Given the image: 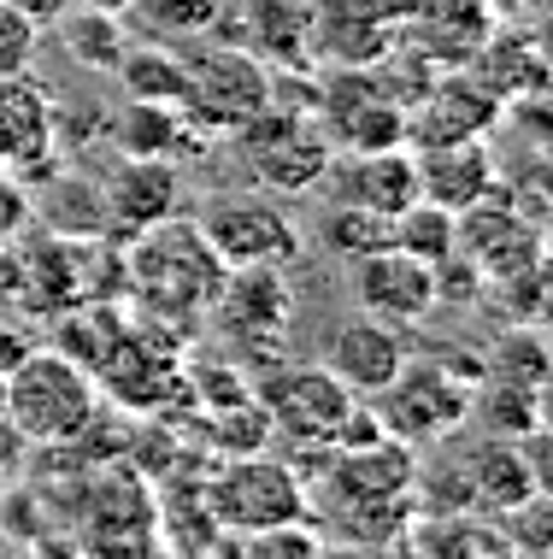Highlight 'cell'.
<instances>
[{
	"label": "cell",
	"mask_w": 553,
	"mask_h": 559,
	"mask_svg": "<svg viewBox=\"0 0 553 559\" xmlns=\"http://www.w3.org/2000/svg\"><path fill=\"white\" fill-rule=\"evenodd\" d=\"M0 413L24 442L59 448L77 442L100 413V383L88 377L83 359L59 354V347H36L19 366L0 377Z\"/></svg>",
	"instance_id": "1"
},
{
	"label": "cell",
	"mask_w": 553,
	"mask_h": 559,
	"mask_svg": "<svg viewBox=\"0 0 553 559\" xmlns=\"http://www.w3.org/2000/svg\"><path fill=\"white\" fill-rule=\"evenodd\" d=\"M230 277V265L213 253V241L201 236V224H177L159 218L136 230V248H130V283L147 300V312H166V319L189 324L206 319L218 307V289Z\"/></svg>",
	"instance_id": "2"
},
{
	"label": "cell",
	"mask_w": 553,
	"mask_h": 559,
	"mask_svg": "<svg viewBox=\"0 0 553 559\" xmlns=\"http://www.w3.org/2000/svg\"><path fill=\"white\" fill-rule=\"evenodd\" d=\"M265 107H272V78L253 53L206 36L201 48H183V112L206 135H236Z\"/></svg>",
	"instance_id": "3"
},
{
	"label": "cell",
	"mask_w": 553,
	"mask_h": 559,
	"mask_svg": "<svg viewBox=\"0 0 553 559\" xmlns=\"http://www.w3.org/2000/svg\"><path fill=\"white\" fill-rule=\"evenodd\" d=\"M206 512H213L218 531H230L242 542L253 531L306 519V483L294 477L289 465L265 460V453L253 448V453H236V460L206 483Z\"/></svg>",
	"instance_id": "4"
},
{
	"label": "cell",
	"mask_w": 553,
	"mask_h": 559,
	"mask_svg": "<svg viewBox=\"0 0 553 559\" xmlns=\"http://www.w3.org/2000/svg\"><path fill=\"white\" fill-rule=\"evenodd\" d=\"M242 147H248V171L253 183H260L265 194H306L318 189L324 177H330V135H324L318 124H306L301 112H277L265 107L260 118H248L242 130Z\"/></svg>",
	"instance_id": "5"
},
{
	"label": "cell",
	"mask_w": 553,
	"mask_h": 559,
	"mask_svg": "<svg viewBox=\"0 0 553 559\" xmlns=\"http://www.w3.org/2000/svg\"><path fill=\"white\" fill-rule=\"evenodd\" d=\"M201 236L213 241V253L224 265H289L301 253V230L282 213L265 189H236L213 194L201 206Z\"/></svg>",
	"instance_id": "6"
},
{
	"label": "cell",
	"mask_w": 553,
	"mask_h": 559,
	"mask_svg": "<svg viewBox=\"0 0 553 559\" xmlns=\"http://www.w3.org/2000/svg\"><path fill=\"white\" fill-rule=\"evenodd\" d=\"M253 401L265 406L272 430L294 436V442L330 453V436L336 425L348 418V406L360 395H348V383L330 371V366H272L253 383Z\"/></svg>",
	"instance_id": "7"
},
{
	"label": "cell",
	"mask_w": 553,
	"mask_h": 559,
	"mask_svg": "<svg viewBox=\"0 0 553 559\" xmlns=\"http://www.w3.org/2000/svg\"><path fill=\"white\" fill-rule=\"evenodd\" d=\"M377 401V418L395 442H436V436L459 430V418L471 413V389L459 383V371H442V366H400V377L383 389Z\"/></svg>",
	"instance_id": "8"
},
{
	"label": "cell",
	"mask_w": 553,
	"mask_h": 559,
	"mask_svg": "<svg viewBox=\"0 0 553 559\" xmlns=\"http://www.w3.org/2000/svg\"><path fill=\"white\" fill-rule=\"evenodd\" d=\"M353 300H360V312H371V319L407 330V324H424L430 312H436V265L412 260L407 248H377L365 253V260H353Z\"/></svg>",
	"instance_id": "9"
},
{
	"label": "cell",
	"mask_w": 553,
	"mask_h": 559,
	"mask_svg": "<svg viewBox=\"0 0 553 559\" xmlns=\"http://www.w3.org/2000/svg\"><path fill=\"white\" fill-rule=\"evenodd\" d=\"M407 342H400L395 324L371 319V312H353V319H341L330 330V342H324V366H330L341 383H348V395H383L388 383L400 377V366H407Z\"/></svg>",
	"instance_id": "10"
},
{
	"label": "cell",
	"mask_w": 553,
	"mask_h": 559,
	"mask_svg": "<svg viewBox=\"0 0 553 559\" xmlns=\"http://www.w3.org/2000/svg\"><path fill=\"white\" fill-rule=\"evenodd\" d=\"M53 147V95L24 71L0 78V165L12 177H36Z\"/></svg>",
	"instance_id": "11"
},
{
	"label": "cell",
	"mask_w": 553,
	"mask_h": 559,
	"mask_svg": "<svg viewBox=\"0 0 553 559\" xmlns=\"http://www.w3.org/2000/svg\"><path fill=\"white\" fill-rule=\"evenodd\" d=\"M100 206H107L112 230L136 236L147 224L177 213V165L171 159H136L124 154L112 165V177L100 183Z\"/></svg>",
	"instance_id": "12"
},
{
	"label": "cell",
	"mask_w": 553,
	"mask_h": 559,
	"mask_svg": "<svg viewBox=\"0 0 553 559\" xmlns=\"http://www.w3.org/2000/svg\"><path fill=\"white\" fill-rule=\"evenodd\" d=\"M489 183H495V154L483 147V135L430 142L418 154V194L447 206V213H466V206L489 201Z\"/></svg>",
	"instance_id": "13"
},
{
	"label": "cell",
	"mask_w": 553,
	"mask_h": 559,
	"mask_svg": "<svg viewBox=\"0 0 553 559\" xmlns=\"http://www.w3.org/2000/svg\"><path fill=\"white\" fill-rule=\"evenodd\" d=\"M501 118V95L489 83H477L471 71H459V78H447L436 88H424V100H418V112H407V130L418 142H459V135H483L489 124Z\"/></svg>",
	"instance_id": "14"
},
{
	"label": "cell",
	"mask_w": 553,
	"mask_h": 559,
	"mask_svg": "<svg viewBox=\"0 0 553 559\" xmlns=\"http://www.w3.org/2000/svg\"><path fill=\"white\" fill-rule=\"evenodd\" d=\"M412 48L447 66H471L477 48L495 36L489 0H412Z\"/></svg>",
	"instance_id": "15"
},
{
	"label": "cell",
	"mask_w": 553,
	"mask_h": 559,
	"mask_svg": "<svg viewBox=\"0 0 553 559\" xmlns=\"http://www.w3.org/2000/svg\"><path fill=\"white\" fill-rule=\"evenodd\" d=\"M201 124L183 107H166V100H124V112L112 118V142L136 159H171L183 165L201 154Z\"/></svg>",
	"instance_id": "16"
},
{
	"label": "cell",
	"mask_w": 553,
	"mask_h": 559,
	"mask_svg": "<svg viewBox=\"0 0 553 559\" xmlns=\"http://www.w3.org/2000/svg\"><path fill=\"white\" fill-rule=\"evenodd\" d=\"M336 177H341V201L371 206V213H383V218L407 213L418 201V159L400 154V142L395 147H360Z\"/></svg>",
	"instance_id": "17"
},
{
	"label": "cell",
	"mask_w": 553,
	"mask_h": 559,
	"mask_svg": "<svg viewBox=\"0 0 553 559\" xmlns=\"http://www.w3.org/2000/svg\"><path fill=\"white\" fill-rule=\"evenodd\" d=\"M471 483V507L477 512H506V507H518L525 495H536V477H530V460L518 448H506V442H483V448H471V460L459 465Z\"/></svg>",
	"instance_id": "18"
},
{
	"label": "cell",
	"mask_w": 553,
	"mask_h": 559,
	"mask_svg": "<svg viewBox=\"0 0 553 559\" xmlns=\"http://www.w3.org/2000/svg\"><path fill=\"white\" fill-rule=\"evenodd\" d=\"M112 78L124 83L130 100H166V107H183V53H171L159 36H147L142 48L118 53Z\"/></svg>",
	"instance_id": "19"
},
{
	"label": "cell",
	"mask_w": 553,
	"mask_h": 559,
	"mask_svg": "<svg viewBox=\"0 0 553 559\" xmlns=\"http://www.w3.org/2000/svg\"><path fill=\"white\" fill-rule=\"evenodd\" d=\"M53 29L65 36V53L88 71H112L118 53L130 48L124 29H118V12H100V7H65Z\"/></svg>",
	"instance_id": "20"
},
{
	"label": "cell",
	"mask_w": 553,
	"mask_h": 559,
	"mask_svg": "<svg viewBox=\"0 0 553 559\" xmlns=\"http://www.w3.org/2000/svg\"><path fill=\"white\" fill-rule=\"evenodd\" d=\"M395 248H407L424 265H447L459 253V213H447V206L418 194L407 213H395Z\"/></svg>",
	"instance_id": "21"
},
{
	"label": "cell",
	"mask_w": 553,
	"mask_h": 559,
	"mask_svg": "<svg viewBox=\"0 0 553 559\" xmlns=\"http://www.w3.org/2000/svg\"><path fill=\"white\" fill-rule=\"evenodd\" d=\"M324 253L341 265H353V260H365V253H377V248H395V218H383V213H371V206H353V201H341L330 218H324Z\"/></svg>",
	"instance_id": "22"
},
{
	"label": "cell",
	"mask_w": 553,
	"mask_h": 559,
	"mask_svg": "<svg viewBox=\"0 0 553 559\" xmlns=\"http://www.w3.org/2000/svg\"><path fill=\"white\" fill-rule=\"evenodd\" d=\"M130 12H142L147 36L171 41H201L218 24V0H130Z\"/></svg>",
	"instance_id": "23"
},
{
	"label": "cell",
	"mask_w": 553,
	"mask_h": 559,
	"mask_svg": "<svg viewBox=\"0 0 553 559\" xmlns=\"http://www.w3.org/2000/svg\"><path fill=\"white\" fill-rule=\"evenodd\" d=\"M29 53H36V24L0 0V78H7V71H24Z\"/></svg>",
	"instance_id": "24"
},
{
	"label": "cell",
	"mask_w": 553,
	"mask_h": 559,
	"mask_svg": "<svg viewBox=\"0 0 553 559\" xmlns=\"http://www.w3.org/2000/svg\"><path fill=\"white\" fill-rule=\"evenodd\" d=\"M24 213H29V206H24V183L12 171H0V248L12 241V230H24Z\"/></svg>",
	"instance_id": "25"
},
{
	"label": "cell",
	"mask_w": 553,
	"mask_h": 559,
	"mask_svg": "<svg viewBox=\"0 0 553 559\" xmlns=\"http://www.w3.org/2000/svg\"><path fill=\"white\" fill-rule=\"evenodd\" d=\"M7 7H12V12H24V19L36 24V29H48V24H59V12H65L71 0H7Z\"/></svg>",
	"instance_id": "26"
},
{
	"label": "cell",
	"mask_w": 553,
	"mask_h": 559,
	"mask_svg": "<svg viewBox=\"0 0 553 559\" xmlns=\"http://www.w3.org/2000/svg\"><path fill=\"white\" fill-rule=\"evenodd\" d=\"M71 7H100V12H130V0H71Z\"/></svg>",
	"instance_id": "27"
}]
</instances>
